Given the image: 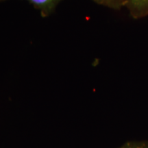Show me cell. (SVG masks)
<instances>
[{"label": "cell", "instance_id": "1", "mask_svg": "<svg viewBox=\"0 0 148 148\" xmlns=\"http://www.w3.org/2000/svg\"><path fill=\"white\" fill-rule=\"evenodd\" d=\"M124 6L134 18L148 16V0H125Z\"/></svg>", "mask_w": 148, "mask_h": 148}, {"label": "cell", "instance_id": "2", "mask_svg": "<svg viewBox=\"0 0 148 148\" xmlns=\"http://www.w3.org/2000/svg\"><path fill=\"white\" fill-rule=\"evenodd\" d=\"M7 0H0V3ZM37 10L40 11L42 17H47L52 14L58 3L62 0H27Z\"/></svg>", "mask_w": 148, "mask_h": 148}, {"label": "cell", "instance_id": "3", "mask_svg": "<svg viewBox=\"0 0 148 148\" xmlns=\"http://www.w3.org/2000/svg\"><path fill=\"white\" fill-rule=\"evenodd\" d=\"M97 4L108 7L114 10H120L124 6L125 0H92Z\"/></svg>", "mask_w": 148, "mask_h": 148}, {"label": "cell", "instance_id": "4", "mask_svg": "<svg viewBox=\"0 0 148 148\" xmlns=\"http://www.w3.org/2000/svg\"><path fill=\"white\" fill-rule=\"evenodd\" d=\"M121 148H148V142L135 141L130 142L122 146Z\"/></svg>", "mask_w": 148, "mask_h": 148}]
</instances>
